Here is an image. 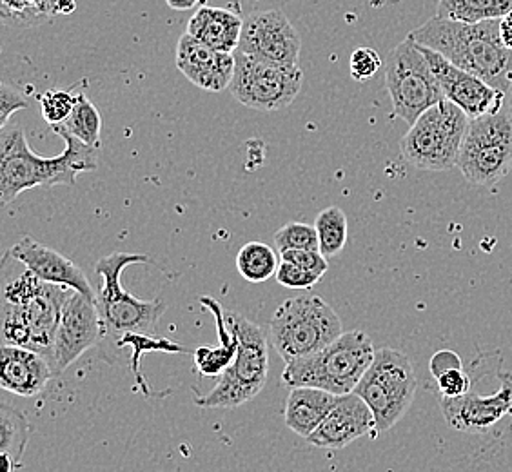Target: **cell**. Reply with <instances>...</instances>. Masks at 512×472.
Listing matches in <instances>:
<instances>
[{
    "label": "cell",
    "mask_w": 512,
    "mask_h": 472,
    "mask_svg": "<svg viewBox=\"0 0 512 472\" xmlns=\"http://www.w3.org/2000/svg\"><path fill=\"white\" fill-rule=\"evenodd\" d=\"M102 340V322H100L97 300L73 291L62 309L59 329L53 344L51 364L55 373L66 371L75 364L82 354Z\"/></svg>",
    "instance_id": "obj_14"
},
{
    "label": "cell",
    "mask_w": 512,
    "mask_h": 472,
    "mask_svg": "<svg viewBox=\"0 0 512 472\" xmlns=\"http://www.w3.org/2000/svg\"><path fill=\"white\" fill-rule=\"evenodd\" d=\"M454 369H463V362L460 354L454 353L451 349H442V351L434 353L429 362V371L433 374L434 380L440 378L442 374L454 371Z\"/></svg>",
    "instance_id": "obj_37"
},
{
    "label": "cell",
    "mask_w": 512,
    "mask_h": 472,
    "mask_svg": "<svg viewBox=\"0 0 512 472\" xmlns=\"http://www.w3.org/2000/svg\"><path fill=\"white\" fill-rule=\"evenodd\" d=\"M302 39L284 11H255L244 19L238 51L280 66H298Z\"/></svg>",
    "instance_id": "obj_13"
},
{
    "label": "cell",
    "mask_w": 512,
    "mask_h": 472,
    "mask_svg": "<svg viewBox=\"0 0 512 472\" xmlns=\"http://www.w3.org/2000/svg\"><path fill=\"white\" fill-rule=\"evenodd\" d=\"M40 113L50 126L64 124L77 106V93L71 89H50L39 97Z\"/></svg>",
    "instance_id": "obj_30"
},
{
    "label": "cell",
    "mask_w": 512,
    "mask_h": 472,
    "mask_svg": "<svg viewBox=\"0 0 512 472\" xmlns=\"http://www.w3.org/2000/svg\"><path fill=\"white\" fill-rule=\"evenodd\" d=\"M436 385H438V391L442 393V396L458 398V396H463L471 391V376L463 369H454V371H449V373L442 374L440 378H436Z\"/></svg>",
    "instance_id": "obj_35"
},
{
    "label": "cell",
    "mask_w": 512,
    "mask_h": 472,
    "mask_svg": "<svg viewBox=\"0 0 512 472\" xmlns=\"http://www.w3.org/2000/svg\"><path fill=\"white\" fill-rule=\"evenodd\" d=\"M456 168L478 187H494L512 168V117L503 108L493 115L471 118Z\"/></svg>",
    "instance_id": "obj_10"
},
{
    "label": "cell",
    "mask_w": 512,
    "mask_h": 472,
    "mask_svg": "<svg viewBox=\"0 0 512 472\" xmlns=\"http://www.w3.org/2000/svg\"><path fill=\"white\" fill-rule=\"evenodd\" d=\"M175 62L189 82L213 93L229 88L235 73L233 53L215 50L189 33L178 40Z\"/></svg>",
    "instance_id": "obj_18"
},
{
    "label": "cell",
    "mask_w": 512,
    "mask_h": 472,
    "mask_svg": "<svg viewBox=\"0 0 512 472\" xmlns=\"http://www.w3.org/2000/svg\"><path fill=\"white\" fill-rule=\"evenodd\" d=\"M511 11L512 0H440L436 15L465 24H478L503 19Z\"/></svg>",
    "instance_id": "obj_25"
},
{
    "label": "cell",
    "mask_w": 512,
    "mask_h": 472,
    "mask_svg": "<svg viewBox=\"0 0 512 472\" xmlns=\"http://www.w3.org/2000/svg\"><path fill=\"white\" fill-rule=\"evenodd\" d=\"M315 227L322 255L331 258L344 251L349 240V222L340 207H325L316 215Z\"/></svg>",
    "instance_id": "obj_28"
},
{
    "label": "cell",
    "mask_w": 512,
    "mask_h": 472,
    "mask_svg": "<svg viewBox=\"0 0 512 472\" xmlns=\"http://www.w3.org/2000/svg\"><path fill=\"white\" fill-rule=\"evenodd\" d=\"M338 396L316 387H295L287 396L284 418L293 433L309 438L333 411Z\"/></svg>",
    "instance_id": "obj_23"
},
{
    "label": "cell",
    "mask_w": 512,
    "mask_h": 472,
    "mask_svg": "<svg viewBox=\"0 0 512 472\" xmlns=\"http://www.w3.org/2000/svg\"><path fill=\"white\" fill-rule=\"evenodd\" d=\"M376 434L375 414L371 407L356 393L338 396L333 411L327 414L322 425L307 438L320 449L340 451L347 445Z\"/></svg>",
    "instance_id": "obj_17"
},
{
    "label": "cell",
    "mask_w": 512,
    "mask_h": 472,
    "mask_svg": "<svg viewBox=\"0 0 512 472\" xmlns=\"http://www.w3.org/2000/svg\"><path fill=\"white\" fill-rule=\"evenodd\" d=\"M200 304L206 305L207 311H211L215 318L220 344L198 347L195 351V367L206 378H220L237 358L238 336L229 325L227 311H224V307L217 300L202 296Z\"/></svg>",
    "instance_id": "obj_21"
},
{
    "label": "cell",
    "mask_w": 512,
    "mask_h": 472,
    "mask_svg": "<svg viewBox=\"0 0 512 472\" xmlns=\"http://www.w3.org/2000/svg\"><path fill=\"white\" fill-rule=\"evenodd\" d=\"M385 86L393 102L396 117L409 126L427 109L445 99L444 89L436 79L418 42L407 37L387 57Z\"/></svg>",
    "instance_id": "obj_11"
},
{
    "label": "cell",
    "mask_w": 512,
    "mask_h": 472,
    "mask_svg": "<svg viewBox=\"0 0 512 472\" xmlns=\"http://www.w3.org/2000/svg\"><path fill=\"white\" fill-rule=\"evenodd\" d=\"M0 275L2 345L31 349L51 362L62 309L73 289L40 280L10 251L2 258Z\"/></svg>",
    "instance_id": "obj_1"
},
{
    "label": "cell",
    "mask_w": 512,
    "mask_h": 472,
    "mask_svg": "<svg viewBox=\"0 0 512 472\" xmlns=\"http://www.w3.org/2000/svg\"><path fill=\"white\" fill-rule=\"evenodd\" d=\"M278 266L280 262L275 249L264 242H247L246 246L238 251V273L251 284L267 282L276 275Z\"/></svg>",
    "instance_id": "obj_27"
},
{
    "label": "cell",
    "mask_w": 512,
    "mask_h": 472,
    "mask_svg": "<svg viewBox=\"0 0 512 472\" xmlns=\"http://www.w3.org/2000/svg\"><path fill=\"white\" fill-rule=\"evenodd\" d=\"M418 380L411 360L404 353L382 347L356 385L355 393L375 414L376 434L385 433L404 418L416 396Z\"/></svg>",
    "instance_id": "obj_9"
},
{
    "label": "cell",
    "mask_w": 512,
    "mask_h": 472,
    "mask_svg": "<svg viewBox=\"0 0 512 472\" xmlns=\"http://www.w3.org/2000/svg\"><path fill=\"white\" fill-rule=\"evenodd\" d=\"M10 253L28 267L33 275L39 276L40 280L55 286L69 287L97 300V291L91 286L84 271L73 260L40 244L35 238L22 236L17 244L11 246Z\"/></svg>",
    "instance_id": "obj_19"
},
{
    "label": "cell",
    "mask_w": 512,
    "mask_h": 472,
    "mask_svg": "<svg viewBox=\"0 0 512 472\" xmlns=\"http://www.w3.org/2000/svg\"><path fill=\"white\" fill-rule=\"evenodd\" d=\"M382 68V59L373 48H358L349 59L351 77L358 82L373 79L378 69Z\"/></svg>",
    "instance_id": "obj_33"
},
{
    "label": "cell",
    "mask_w": 512,
    "mask_h": 472,
    "mask_svg": "<svg viewBox=\"0 0 512 472\" xmlns=\"http://www.w3.org/2000/svg\"><path fill=\"white\" fill-rule=\"evenodd\" d=\"M0 385L4 391L30 398L42 393L53 376V365L44 354L17 345H2Z\"/></svg>",
    "instance_id": "obj_20"
},
{
    "label": "cell",
    "mask_w": 512,
    "mask_h": 472,
    "mask_svg": "<svg viewBox=\"0 0 512 472\" xmlns=\"http://www.w3.org/2000/svg\"><path fill=\"white\" fill-rule=\"evenodd\" d=\"M503 108L507 109V113L512 117V86L509 88V91L505 93V104H503Z\"/></svg>",
    "instance_id": "obj_41"
},
{
    "label": "cell",
    "mask_w": 512,
    "mask_h": 472,
    "mask_svg": "<svg viewBox=\"0 0 512 472\" xmlns=\"http://www.w3.org/2000/svg\"><path fill=\"white\" fill-rule=\"evenodd\" d=\"M171 10L177 11H188L191 8H195L198 4V0H166Z\"/></svg>",
    "instance_id": "obj_39"
},
{
    "label": "cell",
    "mask_w": 512,
    "mask_h": 472,
    "mask_svg": "<svg viewBox=\"0 0 512 472\" xmlns=\"http://www.w3.org/2000/svg\"><path fill=\"white\" fill-rule=\"evenodd\" d=\"M244 19L235 11L204 6L188 22L189 35L224 53H235L242 37Z\"/></svg>",
    "instance_id": "obj_22"
},
{
    "label": "cell",
    "mask_w": 512,
    "mask_h": 472,
    "mask_svg": "<svg viewBox=\"0 0 512 472\" xmlns=\"http://www.w3.org/2000/svg\"><path fill=\"white\" fill-rule=\"evenodd\" d=\"M409 37L503 93L512 86V51L503 46L500 20L465 24L436 15Z\"/></svg>",
    "instance_id": "obj_3"
},
{
    "label": "cell",
    "mask_w": 512,
    "mask_h": 472,
    "mask_svg": "<svg viewBox=\"0 0 512 472\" xmlns=\"http://www.w3.org/2000/svg\"><path fill=\"white\" fill-rule=\"evenodd\" d=\"M75 10H77L75 0H59V15H69Z\"/></svg>",
    "instance_id": "obj_40"
},
{
    "label": "cell",
    "mask_w": 512,
    "mask_h": 472,
    "mask_svg": "<svg viewBox=\"0 0 512 472\" xmlns=\"http://www.w3.org/2000/svg\"><path fill=\"white\" fill-rule=\"evenodd\" d=\"M498 378L500 389L491 396L473 391L458 398L442 396L440 407L447 425L460 433L485 434L502 422L503 416L512 414V373L500 371Z\"/></svg>",
    "instance_id": "obj_16"
},
{
    "label": "cell",
    "mask_w": 512,
    "mask_h": 472,
    "mask_svg": "<svg viewBox=\"0 0 512 472\" xmlns=\"http://www.w3.org/2000/svg\"><path fill=\"white\" fill-rule=\"evenodd\" d=\"M227 320L238 336L237 358L209 393L195 398L202 409H237L262 393L267 384L269 342L262 327L233 311H227Z\"/></svg>",
    "instance_id": "obj_7"
},
{
    "label": "cell",
    "mask_w": 512,
    "mask_h": 472,
    "mask_svg": "<svg viewBox=\"0 0 512 472\" xmlns=\"http://www.w3.org/2000/svg\"><path fill=\"white\" fill-rule=\"evenodd\" d=\"M500 37H502L503 46L512 51V11L500 19Z\"/></svg>",
    "instance_id": "obj_38"
},
{
    "label": "cell",
    "mask_w": 512,
    "mask_h": 472,
    "mask_svg": "<svg viewBox=\"0 0 512 472\" xmlns=\"http://www.w3.org/2000/svg\"><path fill=\"white\" fill-rule=\"evenodd\" d=\"M418 46L444 89L445 99L451 100L458 108L463 109L467 117H483V115H493L502 111L505 104L503 91L493 88L491 84L478 79L473 73L456 68L453 62H449L438 51L429 50L422 44Z\"/></svg>",
    "instance_id": "obj_15"
},
{
    "label": "cell",
    "mask_w": 512,
    "mask_h": 472,
    "mask_svg": "<svg viewBox=\"0 0 512 472\" xmlns=\"http://www.w3.org/2000/svg\"><path fill=\"white\" fill-rule=\"evenodd\" d=\"M467 113L444 99L422 113L400 142L407 164L422 171H451L458 166L463 138L469 126Z\"/></svg>",
    "instance_id": "obj_8"
},
{
    "label": "cell",
    "mask_w": 512,
    "mask_h": 472,
    "mask_svg": "<svg viewBox=\"0 0 512 472\" xmlns=\"http://www.w3.org/2000/svg\"><path fill=\"white\" fill-rule=\"evenodd\" d=\"M59 15V0H0L6 28H33Z\"/></svg>",
    "instance_id": "obj_26"
},
{
    "label": "cell",
    "mask_w": 512,
    "mask_h": 472,
    "mask_svg": "<svg viewBox=\"0 0 512 472\" xmlns=\"http://www.w3.org/2000/svg\"><path fill=\"white\" fill-rule=\"evenodd\" d=\"M148 262L146 255L117 251L100 258L95 266L100 282L97 305L102 322V340L99 345L104 358L126 336L153 335L160 316L166 313V304L162 300H140L122 287L120 276L126 267Z\"/></svg>",
    "instance_id": "obj_4"
},
{
    "label": "cell",
    "mask_w": 512,
    "mask_h": 472,
    "mask_svg": "<svg viewBox=\"0 0 512 472\" xmlns=\"http://www.w3.org/2000/svg\"><path fill=\"white\" fill-rule=\"evenodd\" d=\"M51 129L64 138L66 149L57 157H39L30 148L19 126L2 129L0 140V202L8 206L20 193L35 187L68 186L77 184L80 173L95 171L99 166L97 148L84 144L60 126Z\"/></svg>",
    "instance_id": "obj_2"
},
{
    "label": "cell",
    "mask_w": 512,
    "mask_h": 472,
    "mask_svg": "<svg viewBox=\"0 0 512 472\" xmlns=\"http://www.w3.org/2000/svg\"><path fill=\"white\" fill-rule=\"evenodd\" d=\"M342 335L340 316L318 295L287 298L269 322L271 345L286 364L322 351Z\"/></svg>",
    "instance_id": "obj_6"
},
{
    "label": "cell",
    "mask_w": 512,
    "mask_h": 472,
    "mask_svg": "<svg viewBox=\"0 0 512 472\" xmlns=\"http://www.w3.org/2000/svg\"><path fill=\"white\" fill-rule=\"evenodd\" d=\"M233 55L235 73L229 89L240 104L258 111H278L295 102L304 84L302 69L280 66L238 50Z\"/></svg>",
    "instance_id": "obj_12"
},
{
    "label": "cell",
    "mask_w": 512,
    "mask_h": 472,
    "mask_svg": "<svg viewBox=\"0 0 512 472\" xmlns=\"http://www.w3.org/2000/svg\"><path fill=\"white\" fill-rule=\"evenodd\" d=\"M30 106L28 99L19 89L11 88L8 84L0 86V128L6 129V124L13 113Z\"/></svg>",
    "instance_id": "obj_36"
},
{
    "label": "cell",
    "mask_w": 512,
    "mask_h": 472,
    "mask_svg": "<svg viewBox=\"0 0 512 472\" xmlns=\"http://www.w3.org/2000/svg\"><path fill=\"white\" fill-rule=\"evenodd\" d=\"M275 278L280 286L287 287V289H295V291L313 289L322 280V278L313 275L311 271H307L304 267L296 266L293 262H287V260H280V266H278Z\"/></svg>",
    "instance_id": "obj_32"
},
{
    "label": "cell",
    "mask_w": 512,
    "mask_h": 472,
    "mask_svg": "<svg viewBox=\"0 0 512 472\" xmlns=\"http://www.w3.org/2000/svg\"><path fill=\"white\" fill-rule=\"evenodd\" d=\"M375 354L373 340L364 331H349L322 351L286 364L282 384L289 389L316 387L336 396L355 393Z\"/></svg>",
    "instance_id": "obj_5"
},
{
    "label": "cell",
    "mask_w": 512,
    "mask_h": 472,
    "mask_svg": "<svg viewBox=\"0 0 512 472\" xmlns=\"http://www.w3.org/2000/svg\"><path fill=\"white\" fill-rule=\"evenodd\" d=\"M60 128L66 129L69 135L82 140L93 148H99L100 133H102V117L99 109L93 106L84 91H77V106L73 109L71 117L59 124Z\"/></svg>",
    "instance_id": "obj_29"
},
{
    "label": "cell",
    "mask_w": 512,
    "mask_h": 472,
    "mask_svg": "<svg viewBox=\"0 0 512 472\" xmlns=\"http://www.w3.org/2000/svg\"><path fill=\"white\" fill-rule=\"evenodd\" d=\"M275 244L280 253L296 251V249H315L320 251L318 233L315 226L304 222H289L276 231Z\"/></svg>",
    "instance_id": "obj_31"
},
{
    "label": "cell",
    "mask_w": 512,
    "mask_h": 472,
    "mask_svg": "<svg viewBox=\"0 0 512 472\" xmlns=\"http://www.w3.org/2000/svg\"><path fill=\"white\" fill-rule=\"evenodd\" d=\"M282 260L293 262L296 266L304 267L307 271H311L318 278H324L329 264H327V256L322 255L320 251L315 249H296V251H284L280 253Z\"/></svg>",
    "instance_id": "obj_34"
},
{
    "label": "cell",
    "mask_w": 512,
    "mask_h": 472,
    "mask_svg": "<svg viewBox=\"0 0 512 472\" xmlns=\"http://www.w3.org/2000/svg\"><path fill=\"white\" fill-rule=\"evenodd\" d=\"M31 427L26 416L8 402L0 405V458L2 472H13L22 463L30 442Z\"/></svg>",
    "instance_id": "obj_24"
}]
</instances>
